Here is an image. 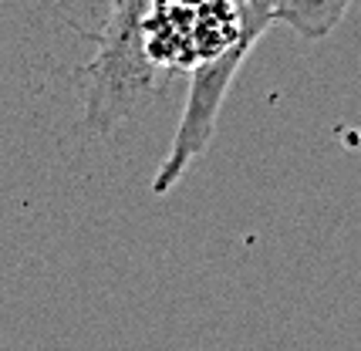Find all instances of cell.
<instances>
[{
    "instance_id": "7a4b0ae2",
    "label": "cell",
    "mask_w": 361,
    "mask_h": 351,
    "mask_svg": "<svg viewBox=\"0 0 361 351\" xmlns=\"http://www.w3.org/2000/svg\"><path fill=\"white\" fill-rule=\"evenodd\" d=\"M111 4H115V0H111Z\"/></svg>"
},
{
    "instance_id": "6da1fadb",
    "label": "cell",
    "mask_w": 361,
    "mask_h": 351,
    "mask_svg": "<svg viewBox=\"0 0 361 351\" xmlns=\"http://www.w3.org/2000/svg\"><path fill=\"white\" fill-rule=\"evenodd\" d=\"M351 0H277L274 20L300 34L304 41H324L345 20Z\"/></svg>"
}]
</instances>
